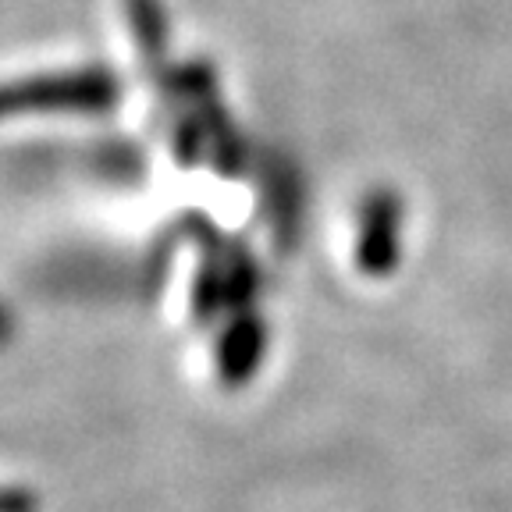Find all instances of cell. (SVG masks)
<instances>
[{"mask_svg": "<svg viewBox=\"0 0 512 512\" xmlns=\"http://www.w3.org/2000/svg\"><path fill=\"white\" fill-rule=\"evenodd\" d=\"M402 253V203L392 192H377L367 203L360 232V267L370 274L392 271Z\"/></svg>", "mask_w": 512, "mask_h": 512, "instance_id": "1", "label": "cell"}]
</instances>
